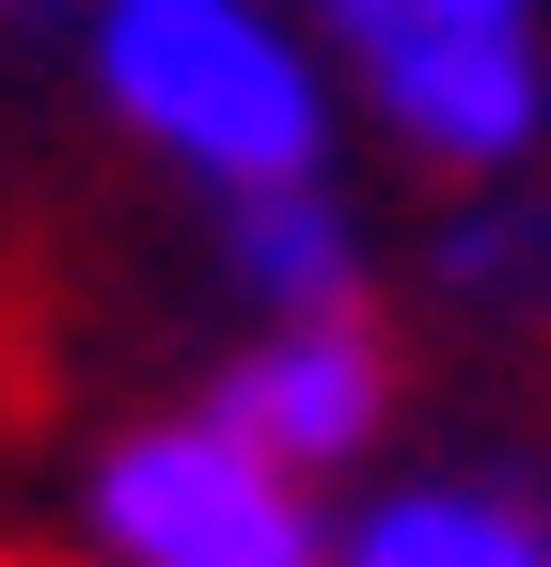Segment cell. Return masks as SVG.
Returning <instances> with one entry per match:
<instances>
[{
  "label": "cell",
  "instance_id": "6da1fadb",
  "mask_svg": "<svg viewBox=\"0 0 551 567\" xmlns=\"http://www.w3.org/2000/svg\"><path fill=\"white\" fill-rule=\"evenodd\" d=\"M80 63L126 142H158L205 189H300L331 174V63L268 17V0H95Z\"/></svg>",
  "mask_w": 551,
  "mask_h": 567
},
{
  "label": "cell",
  "instance_id": "7a4b0ae2",
  "mask_svg": "<svg viewBox=\"0 0 551 567\" xmlns=\"http://www.w3.org/2000/svg\"><path fill=\"white\" fill-rule=\"evenodd\" d=\"M315 32L426 174L489 189L551 142V0H315Z\"/></svg>",
  "mask_w": 551,
  "mask_h": 567
},
{
  "label": "cell",
  "instance_id": "3957f363",
  "mask_svg": "<svg viewBox=\"0 0 551 567\" xmlns=\"http://www.w3.org/2000/svg\"><path fill=\"white\" fill-rule=\"evenodd\" d=\"M95 551L111 567H331L315 520V473L252 457L221 410H174V425H126L95 457Z\"/></svg>",
  "mask_w": 551,
  "mask_h": 567
},
{
  "label": "cell",
  "instance_id": "277c9868",
  "mask_svg": "<svg viewBox=\"0 0 551 567\" xmlns=\"http://www.w3.org/2000/svg\"><path fill=\"white\" fill-rule=\"evenodd\" d=\"M205 410H221L252 457L331 473V457H363V442H378L394 363H378V331H363V316H252V347L205 379Z\"/></svg>",
  "mask_w": 551,
  "mask_h": 567
},
{
  "label": "cell",
  "instance_id": "5b68a950",
  "mask_svg": "<svg viewBox=\"0 0 551 567\" xmlns=\"http://www.w3.org/2000/svg\"><path fill=\"white\" fill-rule=\"evenodd\" d=\"M221 284H237L252 316H363V221L331 205V174L237 189L221 205Z\"/></svg>",
  "mask_w": 551,
  "mask_h": 567
},
{
  "label": "cell",
  "instance_id": "8992f818",
  "mask_svg": "<svg viewBox=\"0 0 551 567\" xmlns=\"http://www.w3.org/2000/svg\"><path fill=\"white\" fill-rule=\"evenodd\" d=\"M331 567H551V505L489 473H426V488H378L331 536Z\"/></svg>",
  "mask_w": 551,
  "mask_h": 567
}]
</instances>
